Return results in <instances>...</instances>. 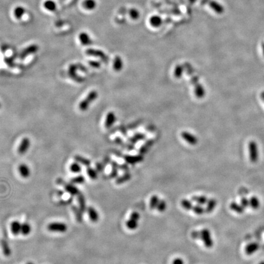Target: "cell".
<instances>
[{"mask_svg":"<svg viewBox=\"0 0 264 264\" xmlns=\"http://www.w3.org/2000/svg\"><path fill=\"white\" fill-rule=\"evenodd\" d=\"M98 97V93L96 91H91L84 99L81 100L79 104V109L81 112H86L88 110L91 104L94 102Z\"/></svg>","mask_w":264,"mask_h":264,"instance_id":"6da1fadb","label":"cell"},{"mask_svg":"<svg viewBox=\"0 0 264 264\" xmlns=\"http://www.w3.org/2000/svg\"><path fill=\"white\" fill-rule=\"evenodd\" d=\"M248 151L250 161L253 163H256L259 159L258 146L256 141L252 140L248 143Z\"/></svg>","mask_w":264,"mask_h":264,"instance_id":"7a4b0ae2","label":"cell"},{"mask_svg":"<svg viewBox=\"0 0 264 264\" xmlns=\"http://www.w3.org/2000/svg\"><path fill=\"white\" fill-rule=\"evenodd\" d=\"M203 242L205 246L208 248H210L213 246V240L210 231L204 228L201 230V239Z\"/></svg>","mask_w":264,"mask_h":264,"instance_id":"3957f363","label":"cell"},{"mask_svg":"<svg viewBox=\"0 0 264 264\" xmlns=\"http://www.w3.org/2000/svg\"><path fill=\"white\" fill-rule=\"evenodd\" d=\"M47 229L50 232L64 233L67 230V226L63 223L53 222L47 226Z\"/></svg>","mask_w":264,"mask_h":264,"instance_id":"277c9868","label":"cell"},{"mask_svg":"<svg viewBox=\"0 0 264 264\" xmlns=\"http://www.w3.org/2000/svg\"><path fill=\"white\" fill-rule=\"evenodd\" d=\"M78 70L76 64H72L69 66L68 69V75L76 82L81 83L84 81V78L77 74V71Z\"/></svg>","mask_w":264,"mask_h":264,"instance_id":"5b68a950","label":"cell"},{"mask_svg":"<svg viewBox=\"0 0 264 264\" xmlns=\"http://www.w3.org/2000/svg\"><path fill=\"white\" fill-rule=\"evenodd\" d=\"M38 50H39V46L38 45L36 44L31 45L22 50V52H21L20 55V58L21 59H24L29 55L37 53Z\"/></svg>","mask_w":264,"mask_h":264,"instance_id":"8992f818","label":"cell"},{"mask_svg":"<svg viewBox=\"0 0 264 264\" xmlns=\"http://www.w3.org/2000/svg\"><path fill=\"white\" fill-rule=\"evenodd\" d=\"M86 54L88 56L98 57H100L103 62H107L108 61V57H107L105 53L99 50H95L93 48H89L85 52Z\"/></svg>","mask_w":264,"mask_h":264,"instance_id":"52a82bcc","label":"cell"},{"mask_svg":"<svg viewBox=\"0 0 264 264\" xmlns=\"http://www.w3.org/2000/svg\"><path fill=\"white\" fill-rule=\"evenodd\" d=\"M31 145V141L28 138H24L21 139L18 148V153L20 155H23L26 153Z\"/></svg>","mask_w":264,"mask_h":264,"instance_id":"ba28073f","label":"cell"},{"mask_svg":"<svg viewBox=\"0 0 264 264\" xmlns=\"http://www.w3.org/2000/svg\"><path fill=\"white\" fill-rule=\"evenodd\" d=\"M124 158L127 163L131 164V165H134L136 163L141 162L143 160L144 157H143V155H135V156L125 155L124 157Z\"/></svg>","mask_w":264,"mask_h":264,"instance_id":"9c48e42d","label":"cell"},{"mask_svg":"<svg viewBox=\"0 0 264 264\" xmlns=\"http://www.w3.org/2000/svg\"><path fill=\"white\" fill-rule=\"evenodd\" d=\"M181 135L182 137L191 145H195L198 143L197 138L188 132H183Z\"/></svg>","mask_w":264,"mask_h":264,"instance_id":"30bf717a","label":"cell"},{"mask_svg":"<svg viewBox=\"0 0 264 264\" xmlns=\"http://www.w3.org/2000/svg\"><path fill=\"white\" fill-rule=\"evenodd\" d=\"M18 171L21 176L25 179L29 177L31 174V170L30 168L27 165L24 163H22L19 165Z\"/></svg>","mask_w":264,"mask_h":264,"instance_id":"8fae6325","label":"cell"},{"mask_svg":"<svg viewBox=\"0 0 264 264\" xmlns=\"http://www.w3.org/2000/svg\"><path fill=\"white\" fill-rule=\"evenodd\" d=\"M79 40L81 42V43L84 46H88L91 45V43H93V41L91 40V38H90L89 35L85 33V32H82L79 34Z\"/></svg>","mask_w":264,"mask_h":264,"instance_id":"7c38bea8","label":"cell"},{"mask_svg":"<svg viewBox=\"0 0 264 264\" xmlns=\"http://www.w3.org/2000/svg\"><path fill=\"white\" fill-rule=\"evenodd\" d=\"M259 248V245L256 242H252L249 244L245 247L246 254L248 256L253 255L257 252Z\"/></svg>","mask_w":264,"mask_h":264,"instance_id":"4fadbf2b","label":"cell"},{"mask_svg":"<svg viewBox=\"0 0 264 264\" xmlns=\"http://www.w3.org/2000/svg\"><path fill=\"white\" fill-rule=\"evenodd\" d=\"M116 121V116L113 112H109L107 114L105 122V126L106 129H110Z\"/></svg>","mask_w":264,"mask_h":264,"instance_id":"5bb4252c","label":"cell"},{"mask_svg":"<svg viewBox=\"0 0 264 264\" xmlns=\"http://www.w3.org/2000/svg\"><path fill=\"white\" fill-rule=\"evenodd\" d=\"M88 214L89 215V219L93 223H96L99 220V214L97 211L93 207L88 208Z\"/></svg>","mask_w":264,"mask_h":264,"instance_id":"9a60e30c","label":"cell"},{"mask_svg":"<svg viewBox=\"0 0 264 264\" xmlns=\"http://www.w3.org/2000/svg\"><path fill=\"white\" fill-rule=\"evenodd\" d=\"M216 204H217V201L215 199L212 198L208 199L207 203V206L205 208V212L207 213H212L216 207Z\"/></svg>","mask_w":264,"mask_h":264,"instance_id":"2e32d148","label":"cell"},{"mask_svg":"<svg viewBox=\"0 0 264 264\" xmlns=\"http://www.w3.org/2000/svg\"><path fill=\"white\" fill-rule=\"evenodd\" d=\"M21 224L18 221H14L11 225V232L14 235H17L21 233Z\"/></svg>","mask_w":264,"mask_h":264,"instance_id":"e0dca14e","label":"cell"},{"mask_svg":"<svg viewBox=\"0 0 264 264\" xmlns=\"http://www.w3.org/2000/svg\"><path fill=\"white\" fill-rule=\"evenodd\" d=\"M132 175L129 172H126L124 174H123L122 175L119 177L117 178L116 180V184L117 185H121V184H123L127 182H128L129 180H130L131 179Z\"/></svg>","mask_w":264,"mask_h":264,"instance_id":"ac0fdd59","label":"cell"},{"mask_svg":"<svg viewBox=\"0 0 264 264\" xmlns=\"http://www.w3.org/2000/svg\"><path fill=\"white\" fill-rule=\"evenodd\" d=\"M44 7L48 11L54 12L57 10V3L53 0H47L43 3Z\"/></svg>","mask_w":264,"mask_h":264,"instance_id":"d6986e66","label":"cell"},{"mask_svg":"<svg viewBox=\"0 0 264 264\" xmlns=\"http://www.w3.org/2000/svg\"><path fill=\"white\" fill-rule=\"evenodd\" d=\"M194 94L198 98H201L205 95V89L204 87L199 83L194 86Z\"/></svg>","mask_w":264,"mask_h":264,"instance_id":"ffe728a7","label":"cell"},{"mask_svg":"<svg viewBox=\"0 0 264 264\" xmlns=\"http://www.w3.org/2000/svg\"><path fill=\"white\" fill-rule=\"evenodd\" d=\"M207 198L205 196H193L191 198V201L198 203L199 205H204L207 204L208 201Z\"/></svg>","mask_w":264,"mask_h":264,"instance_id":"44dd1931","label":"cell"},{"mask_svg":"<svg viewBox=\"0 0 264 264\" xmlns=\"http://www.w3.org/2000/svg\"><path fill=\"white\" fill-rule=\"evenodd\" d=\"M83 6L88 11H92L96 7L97 2L95 0H84L83 2Z\"/></svg>","mask_w":264,"mask_h":264,"instance_id":"7402d4cb","label":"cell"},{"mask_svg":"<svg viewBox=\"0 0 264 264\" xmlns=\"http://www.w3.org/2000/svg\"><path fill=\"white\" fill-rule=\"evenodd\" d=\"M154 141L153 139H149L139 149V153L141 155H144L148 151L151 149V147L153 145Z\"/></svg>","mask_w":264,"mask_h":264,"instance_id":"603a6c76","label":"cell"},{"mask_svg":"<svg viewBox=\"0 0 264 264\" xmlns=\"http://www.w3.org/2000/svg\"><path fill=\"white\" fill-rule=\"evenodd\" d=\"M64 188L66 191L69 193L72 196H76L80 194L79 189L75 187L74 185L72 184H66L64 185Z\"/></svg>","mask_w":264,"mask_h":264,"instance_id":"cb8c5ba5","label":"cell"},{"mask_svg":"<svg viewBox=\"0 0 264 264\" xmlns=\"http://www.w3.org/2000/svg\"><path fill=\"white\" fill-rule=\"evenodd\" d=\"M74 160H75L76 162L81 163V165H83L86 166H89L91 165V161L89 159L84 158L81 155H76L74 157Z\"/></svg>","mask_w":264,"mask_h":264,"instance_id":"d4e9b609","label":"cell"},{"mask_svg":"<svg viewBox=\"0 0 264 264\" xmlns=\"http://www.w3.org/2000/svg\"><path fill=\"white\" fill-rule=\"evenodd\" d=\"M122 67H123V62L121 57L119 56L115 57L113 64V68L114 71L117 72H119L122 70Z\"/></svg>","mask_w":264,"mask_h":264,"instance_id":"484cf974","label":"cell"},{"mask_svg":"<svg viewBox=\"0 0 264 264\" xmlns=\"http://www.w3.org/2000/svg\"><path fill=\"white\" fill-rule=\"evenodd\" d=\"M26 12V9L22 6H17L14 11V14L16 18L17 19H21Z\"/></svg>","mask_w":264,"mask_h":264,"instance_id":"4316f807","label":"cell"},{"mask_svg":"<svg viewBox=\"0 0 264 264\" xmlns=\"http://www.w3.org/2000/svg\"><path fill=\"white\" fill-rule=\"evenodd\" d=\"M78 202L79 204V208L82 212H84L86 211V201L84 197L81 194H79L78 195Z\"/></svg>","mask_w":264,"mask_h":264,"instance_id":"83f0119b","label":"cell"},{"mask_svg":"<svg viewBox=\"0 0 264 264\" xmlns=\"http://www.w3.org/2000/svg\"><path fill=\"white\" fill-rule=\"evenodd\" d=\"M230 208L238 213H242L244 212V208L241 204H239L235 202H232L230 204Z\"/></svg>","mask_w":264,"mask_h":264,"instance_id":"f1b7e54d","label":"cell"},{"mask_svg":"<svg viewBox=\"0 0 264 264\" xmlns=\"http://www.w3.org/2000/svg\"><path fill=\"white\" fill-rule=\"evenodd\" d=\"M249 206L254 210H256L260 207V201L256 196H253L250 198Z\"/></svg>","mask_w":264,"mask_h":264,"instance_id":"f546056e","label":"cell"},{"mask_svg":"<svg viewBox=\"0 0 264 264\" xmlns=\"http://www.w3.org/2000/svg\"><path fill=\"white\" fill-rule=\"evenodd\" d=\"M1 247L2 249L4 255L6 256H9L11 254V251L9 246L6 240L1 241Z\"/></svg>","mask_w":264,"mask_h":264,"instance_id":"4dcf8cb0","label":"cell"},{"mask_svg":"<svg viewBox=\"0 0 264 264\" xmlns=\"http://www.w3.org/2000/svg\"><path fill=\"white\" fill-rule=\"evenodd\" d=\"M31 232V226L28 223H24L21 224V234L23 235H28Z\"/></svg>","mask_w":264,"mask_h":264,"instance_id":"1f68e13d","label":"cell"},{"mask_svg":"<svg viewBox=\"0 0 264 264\" xmlns=\"http://www.w3.org/2000/svg\"><path fill=\"white\" fill-rule=\"evenodd\" d=\"M112 171L110 174V177L114 179L117 177L118 175V169H119V165L116 162H113L112 163Z\"/></svg>","mask_w":264,"mask_h":264,"instance_id":"d6a6232c","label":"cell"},{"mask_svg":"<svg viewBox=\"0 0 264 264\" xmlns=\"http://www.w3.org/2000/svg\"><path fill=\"white\" fill-rule=\"evenodd\" d=\"M180 204L182 207L187 210H191L193 207L192 202L187 199H183L181 201Z\"/></svg>","mask_w":264,"mask_h":264,"instance_id":"836d02e7","label":"cell"},{"mask_svg":"<svg viewBox=\"0 0 264 264\" xmlns=\"http://www.w3.org/2000/svg\"><path fill=\"white\" fill-rule=\"evenodd\" d=\"M126 226L130 230H134L138 227V221L130 218L126 221Z\"/></svg>","mask_w":264,"mask_h":264,"instance_id":"e575fe53","label":"cell"},{"mask_svg":"<svg viewBox=\"0 0 264 264\" xmlns=\"http://www.w3.org/2000/svg\"><path fill=\"white\" fill-rule=\"evenodd\" d=\"M160 199L157 195H153L151 197L150 199V208L151 209L157 208V207L159 203Z\"/></svg>","mask_w":264,"mask_h":264,"instance_id":"d590c367","label":"cell"},{"mask_svg":"<svg viewBox=\"0 0 264 264\" xmlns=\"http://www.w3.org/2000/svg\"><path fill=\"white\" fill-rule=\"evenodd\" d=\"M211 6L213 8V9L218 14H221L224 12L223 7L216 2H212L211 3Z\"/></svg>","mask_w":264,"mask_h":264,"instance_id":"8d00e7d4","label":"cell"},{"mask_svg":"<svg viewBox=\"0 0 264 264\" xmlns=\"http://www.w3.org/2000/svg\"><path fill=\"white\" fill-rule=\"evenodd\" d=\"M183 72H184V67L181 65H177L175 67V69L174 71V75L177 78H179L182 75Z\"/></svg>","mask_w":264,"mask_h":264,"instance_id":"74e56055","label":"cell"},{"mask_svg":"<svg viewBox=\"0 0 264 264\" xmlns=\"http://www.w3.org/2000/svg\"><path fill=\"white\" fill-rule=\"evenodd\" d=\"M86 172L91 179H92L93 180L97 179L98 174H97V170H95L94 169H93L92 168L88 167L86 170Z\"/></svg>","mask_w":264,"mask_h":264,"instance_id":"f35d334b","label":"cell"},{"mask_svg":"<svg viewBox=\"0 0 264 264\" xmlns=\"http://www.w3.org/2000/svg\"><path fill=\"white\" fill-rule=\"evenodd\" d=\"M192 210L194 212V213L199 215H203L205 212V208L202 206V205H199V204L193 206Z\"/></svg>","mask_w":264,"mask_h":264,"instance_id":"ab89813d","label":"cell"},{"mask_svg":"<svg viewBox=\"0 0 264 264\" xmlns=\"http://www.w3.org/2000/svg\"><path fill=\"white\" fill-rule=\"evenodd\" d=\"M166 207H167V204L166 201L163 199L160 200L159 203L157 207V209L158 210V211L160 212H163L165 211Z\"/></svg>","mask_w":264,"mask_h":264,"instance_id":"60d3db41","label":"cell"},{"mask_svg":"<svg viewBox=\"0 0 264 264\" xmlns=\"http://www.w3.org/2000/svg\"><path fill=\"white\" fill-rule=\"evenodd\" d=\"M70 170L74 173H80L81 171V167L78 164V163L75 162L71 165Z\"/></svg>","mask_w":264,"mask_h":264,"instance_id":"b9f144b4","label":"cell"},{"mask_svg":"<svg viewBox=\"0 0 264 264\" xmlns=\"http://www.w3.org/2000/svg\"><path fill=\"white\" fill-rule=\"evenodd\" d=\"M144 138H145V135L144 134L138 133V134H136L134 136H133V138H132L131 139H130V141L132 142V143H136L138 141L143 140Z\"/></svg>","mask_w":264,"mask_h":264,"instance_id":"7bdbcfd3","label":"cell"},{"mask_svg":"<svg viewBox=\"0 0 264 264\" xmlns=\"http://www.w3.org/2000/svg\"><path fill=\"white\" fill-rule=\"evenodd\" d=\"M85 181V178L83 175H78L72 179L71 182L74 184H83Z\"/></svg>","mask_w":264,"mask_h":264,"instance_id":"ee69618b","label":"cell"},{"mask_svg":"<svg viewBox=\"0 0 264 264\" xmlns=\"http://www.w3.org/2000/svg\"><path fill=\"white\" fill-rule=\"evenodd\" d=\"M73 210H74V212L75 213L76 218L77 219V221L79 222H81L82 221V215H81L82 212L76 207H74Z\"/></svg>","mask_w":264,"mask_h":264,"instance_id":"f6af8a7d","label":"cell"},{"mask_svg":"<svg viewBox=\"0 0 264 264\" xmlns=\"http://www.w3.org/2000/svg\"><path fill=\"white\" fill-rule=\"evenodd\" d=\"M240 204L243 206V207L244 208L248 207V206H249V199H247L246 197L242 198V199H241Z\"/></svg>","mask_w":264,"mask_h":264,"instance_id":"bcb514c9","label":"cell"},{"mask_svg":"<svg viewBox=\"0 0 264 264\" xmlns=\"http://www.w3.org/2000/svg\"><path fill=\"white\" fill-rule=\"evenodd\" d=\"M88 63H89V64L91 67H94V68H96V69H98V68H100V66H101V64H100V62H98V61H93V60L89 61Z\"/></svg>","mask_w":264,"mask_h":264,"instance_id":"7dc6e473","label":"cell"},{"mask_svg":"<svg viewBox=\"0 0 264 264\" xmlns=\"http://www.w3.org/2000/svg\"><path fill=\"white\" fill-rule=\"evenodd\" d=\"M191 236L193 239H201V231L194 230L191 232Z\"/></svg>","mask_w":264,"mask_h":264,"instance_id":"c3c4849f","label":"cell"},{"mask_svg":"<svg viewBox=\"0 0 264 264\" xmlns=\"http://www.w3.org/2000/svg\"><path fill=\"white\" fill-rule=\"evenodd\" d=\"M4 61H5V62L6 63V64H7L9 67H13L14 66V65H15L14 60V59H13V58H12V57H6V58L4 59Z\"/></svg>","mask_w":264,"mask_h":264,"instance_id":"681fc988","label":"cell"},{"mask_svg":"<svg viewBox=\"0 0 264 264\" xmlns=\"http://www.w3.org/2000/svg\"><path fill=\"white\" fill-rule=\"evenodd\" d=\"M185 69L187 71V74L189 75H192L193 72V69L192 68V66L189 63L187 62V63L185 64Z\"/></svg>","mask_w":264,"mask_h":264,"instance_id":"f907efd6","label":"cell"},{"mask_svg":"<svg viewBox=\"0 0 264 264\" xmlns=\"http://www.w3.org/2000/svg\"><path fill=\"white\" fill-rule=\"evenodd\" d=\"M130 218L133 219V220H134L138 221L139 220V219H140V215H139V213L138 212H133L132 214L130 215Z\"/></svg>","mask_w":264,"mask_h":264,"instance_id":"816d5d0a","label":"cell"},{"mask_svg":"<svg viewBox=\"0 0 264 264\" xmlns=\"http://www.w3.org/2000/svg\"><path fill=\"white\" fill-rule=\"evenodd\" d=\"M198 81H199V77L198 76H193L191 75V83L193 84V85H196V84H197L198 83H198Z\"/></svg>","mask_w":264,"mask_h":264,"instance_id":"f5cc1de1","label":"cell"},{"mask_svg":"<svg viewBox=\"0 0 264 264\" xmlns=\"http://www.w3.org/2000/svg\"><path fill=\"white\" fill-rule=\"evenodd\" d=\"M77 65V66H78V70H80V71H81V72H88V69H87V68L84 66H83V65H82L81 63H78V64H76Z\"/></svg>","mask_w":264,"mask_h":264,"instance_id":"db71d44e","label":"cell"},{"mask_svg":"<svg viewBox=\"0 0 264 264\" xmlns=\"http://www.w3.org/2000/svg\"><path fill=\"white\" fill-rule=\"evenodd\" d=\"M172 264H184V261L182 259L177 257L172 261Z\"/></svg>","mask_w":264,"mask_h":264,"instance_id":"11a10c76","label":"cell"},{"mask_svg":"<svg viewBox=\"0 0 264 264\" xmlns=\"http://www.w3.org/2000/svg\"><path fill=\"white\" fill-rule=\"evenodd\" d=\"M96 170L97 172H102V170H103V165L101 163H96Z\"/></svg>","mask_w":264,"mask_h":264,"instance_id":"9f6ffc18","label":"cell"},{"mask_svg":"<svg viewBox=\"0 0 264 264\" xmlns=\"http://www.w3.org/2000/svg\"><path fill=\"white\" fill-rule=\"evenodd\" d=\"M119 169L124 171H127L129 170V166L127 164H123V165H119Z\"/></svg>","mask_w":264,"mask_h":264,"instance_id":"6f0895ef","label":"cell"},{"mask_svg":"<svg viewBox=\"0 0 264 264\" xmlns=\"http://www.w3.org/2000/svg\"><path fill=\"white\" fill-rule=\"evenodd\" d=\"M115 141H116V143H117V144H122V139H121V138H116V139H115Z\"/></svg>","mask_w":264,"mask_h":264,"instance_id":"680465c9","label":"cell"},{"mask_svg":"<svg viewBox=\"0 0 264 264\" xmlns=\"http://www.w3.org/2000/svg\"><path fill=\"white\" fill-rule=\"evenodd\" d=\"M261 99L264 101V91H262V92L261 93Z\"/></svg>","mask_w":264,"mask_h":264,"instance_id":"91938a15","label":"cell"},{"mask_svg":"<svg viewBox=\"0 0 264 264\" xmlns=\"http://www.w3.org/2000/svg\"><path fill=\"white\" fill-rule=\"evenodd\" d=\"M262 52L264 56V42L262 43Z\"/></svg>","mask_w":264,"mask_h":264,"instance_id":"94428289","label":"cell"},{"mask_svg":"<svg viewBox=\"0 0 264 264\" xmlns=\"http://www.w3.org/2000/svg\"><path fill=\"white\" fill-rule=\"evenodd\" d=\"M259 264H264V261H261V262H260V263Z\"/></svg>","mask_w":264,"mask_h":264,"instance_id":"6125c7cd","label":"cell"},{"mask_svg":"<svg viewBox=\"0 0 264 264\" xmlns=\"http://www.w3.org/2000/svg\"><path fill=\"white\" fill-rule=\"evenodd\" d=\"M1 103H0V109H1Z\"/></svg>","mask_w":264,"mask_h":264,"instance_id":"be15d7a7","label":"cell"},{"mask_svg":"<svg viewBox=\"0 0 264 264\" xmlns=\"http://www.w3.org/2000/svg\"><path fill=\"white\" fill-rule=\"evenodd\" d=\"M27 264H33V263H28Z\"/></svg>","mask_w":264,"mask_h":264,"instance_id":"e7e4bbea","label":"cell"}]
</instances>
